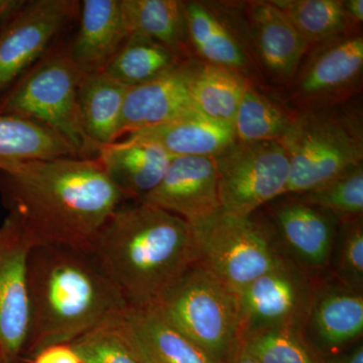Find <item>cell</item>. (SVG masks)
I'll use <instances>...</instances> for the list:
<instances>
[{
  "label": "cell",
  "instance_id": "ba28073f",
  "mask_svg": "<svg viewBox=\"0 0 363 363\" xmlns=\"http://www.w3.org/2000/svg\"><path fill=\"white\" fill-rule=\"evenodd\" d=\"M221 210L250 217L262 206L284 197L290 181V162L276 140L234 142L213 157Z\"/></svg>",
  "mask_w": 363,
  "mask_h": 363
},
{
  "label": "cell",
  "instance_id": "836d02e7",
  "mask_svg": "<svg viewBox=\"0 0 363 363\" xmlns=\"http://www.w3.org/2000/svg\"><path fill=\"white\" fill-rule=\"evenodd\" d=\"M28 363H81L71 344H57L40 350Z\"/></svg>",
  "mask_w": 363,
  "mask_h": 363
},
{
  "label": "cell",
  "instance_id": "4316f807",
  "mask_svg": "<svg viewBox=\"0 0 363 363\" xmlns=\"http://www.w3.org/2000/svg\"><path fill=\"white\" fill-rule=\"evenodd\" d=\"M186 59L154 40L130 35L104 71L130 88L164 75Z\"/></svg>",
  "mask_w": 363,
  "mask_h": 363
},
{
  "label": "cell",
  "instance_id": "ffe728a7",
  "mask_svg": "<svg viewBox=\"0 0 363 363\" xmlns=\"http://www.w3.org/2000/svg\"><path fill=\"white\" fill-rule=\"evenodd\" d=\"M145 363H219L182 333L157 305L130 307L125 312Z\"/></svg>",
  "mask_w": 363,
  "mask_h": 363
},
{
  "label": "cell",
  "instance_id": "3957f363",
  "mask_svg": "<svg viewBox=\"0 0 363 363\" xmlns=\"http://www.w3.org/2000/svg\"><path fill=\"white\" fill-rule=\"evenodd\" d=\"M30 329L23 360L57 344H71L128 308L123 294L88 250L35 247L28 255Z\"/></svg>",
  "mask_w": 363,
  "mask_h": 363
},
{
  "label": "cell",
  "instance_id": "d6986e66",
  "mask_svg": "<svg viewBox=\"0 0 363 363\" xmlns=\"http://www.w3.org/2000/svg\"><path fill=\"white\" fill-rule=\"evenodd\" d=\"M250 13L257 56L264 70L279 82L292 81L309 45L272 1L255 2Z\"/></svg>",
  "mask_w": 363,
  "mask_h": 363
},
{
  "label": "cell",
  "instance_id": "5bb4252c",
  "mask_svg": "<svg viewBox=\"0 0 363 363\" xmlns=\"http://www.w3.org/2000/svg\"><path fill=\"white\" fill-rule=\"evenodd\" d=\"M363 293L333 278L318 279L301 335L318 359L337 354L362 338Z\"/></svg>",
  "mask_w": 363,
  "mask_h": 363
},
{
  "label": "cell",
  "instance_id": "8fae6325",
  "mask_svg": "<svg viewBox=\"0 0 363 363\" xmlns=\"http://www.w3.org/2000/svg\"><path fill=\"white\" fill-rule=\"evenodd\" d=\"M286 199L269 204V228L279 253L314 278L328 272L339 218L286 195Z\"/></svg>",
  "mask_w": 363,
  "mask_h": 363
},
{
  "label": "cell",
  "instance_id": "d4e9b609",
  "mask_svg": "<svg viewBox=\"0 0 363 363\" xmlns=\"http://www.w3.org/2000/svg\"><path fill=\"white\" fill-rule=\"evenodd\" d=\"M252 84L240 74L195 59L190 78L191 97L198 113L233 125L241 98Z\"/></svg>",
  "mask_w": 363,
  "mask_h": 363
},
{
  "label": "cell",
  "instance_id": "30bf717a",
  "mask_svg": "<svg viewBox=\"0 0 363 363\" xmlns=\"http://www.w3.org/2000/svg\"><path fill=\"white\" fill-rule=\"evenodd\" d=\"M79 9L77 0H28L0 28V95L58 44Z\"/></svg>",
  "mask_w": 363,
  "mask_h": 363
},
{
  "label": "cell",
  "instance_id": "83f0119b",
  "mask_svg": "<svg viewBox=\"0 0 363 363\" xmlns=\"http://www.w3.org/2000/svg\"><path fill=\"white\" fill-rule=\"evenodd\" d=\"M309 47L351 33L341 0H274Z\"/></svg>",
  "mask_w": 363,
  "mask_h": 363
},
{
  "label": "cell",
  "instance_id": "9a60e30c",
  "mask_svg": "<svg viewBox=\"0 0 363 363\" xmlns=\"http://www.w3.org/2000/svg\"><path fill=\"white\" fill-rule=\"evenodd\" d=\"M142 202L189 224L216 214L221 206L213 157H174L159 185Z\"/></svg>",
  "mask_w": 363,
  "mask_h": 363
},
{
  "label": "cell",
  "instance_id": "484cf974",
  "mask_svg": "<svg viewBox=\"0 0 363 363\" xmlns=\"http://www.w3.org/2000/svg\"><path fill=\"white\" fill-rule=\"evenodd\" d=\"M60 157L79 155L63 138L39 123L21 117L0 116V167Z\"/></svg>",
  "mask_w": 363,
  "mask_h": 363
},
{
  "label": "cell",
  "instance_id": "6da1fadb",
  "mask_svg": "<svg viewBox=\"0 0 363 363\" xmlns=\"http://www.w3.org/2000/svg\"><path fill=\"white\" fill-rule=\"evenodd\" d=\"M0 198L33 247L88 250L124 199L97 157H60L0 167Z\"/></svg>",
  "mask_w": 363,
  "mask_h": 363
},
{
  "label": "cell",
  "instance_id": "cb8c5ba5",
  "mask_svg": "<svg viewBox=\"0 0 363 363\" xmlns=\"http://www.w3.org/2000/svg\"><path fill=\"white\" fill-rule=\"evenodd\" d=\"M128 35H140L191 58L184 1L121 0Z\"/></svg>",
  "mask_w": 363,
  "mask_h": 363
},
{
  "label": "cell",
  "instance_id": "d6a6232c",
  "mask_svg": "<svg viewBox=\"0 0 363 363\" xmlns=\"http://www.w3.org/2000/svg\"><path fill=\"white\" fill-rule=\"evenodd\" d=\"M238 346L259 363H320L301 332L269 329L245 336Z\"/></svg>",
  "mask_w": 363,
  "mask_h": 363
},
{
  "label": "cell",
  "instance_id": "f546056e",
  "mask_svg": "<svg viewBox=\"0 0 363 363\" xmlns=\"http://www.w3.org/2000/svg\"><path fill=\"white\" fill-rule=\"evenodd\" d=\"M293 116L252 84L241 98L234 116L235 142H279L288 130Z\"/></svg>",
  "mask_w": 363,
  "mask_h": 363
},
{
  "label": "cell",
  "instance_id": "7c38bea8",
  "mask_svg": "<svg viewBox=\"0 0 363 363\" xmlns=\"http://www.w3.org/2000/svg\"><path fill=\"white\" fill-rule=\"evenodd\" d=\"M33 247L18 222L0 223V353L21 360L30 329L28 255Z\"/></svg>",
  "mask_w": 363,
  "mask_h": 363
},
{
  "label": "cell",
  "instance_id": "7a4b0ae2",
  "mask_svg": "<svg viewBox=\"0 0 363 363\" xmlns=\"http://www.w3.org/2000/svg\"><path fill=\"white\" fill-rule=\"evenodd\" d=\"M88 252L130 307L157 304L199 262L192 226L143 202L117 208Z\"/></svg>",
  "mask_w": 363,
  "mask_h": 363
},
{
  "label": "cell",
  "instance_id": "74e56055",
  "mask_svg": "<svg viewBox=\"0 0 363 363\" xmlns=\"http://www.w3.org/2000/svg\"><path fill=\"white\" fill-rule=\"evenodd\" d=\"M224 363H259L257 360L253 359L252 357L245 353V351L241 350L240 346L236 347V350L231 353L230 357L227 358L226 362Z\"/></svg>",
  "mask_w": 363,
  "mask_h": 363
},
{
  "label": "cell",
  "instance_id": "ac0fdd59",
  "mask_svg": "<svg viewBox=\"0 0 363 363\" xmlns=\"http://www.w3.org/2000/svg\"><path fill=\"white\" fill-rule=\"evenodd\" d=\"M69 54L84 74L104 71L130 37L121 0H83Z\"/></svg>",
  "mask_w": 363,
  "mask_h": 363
},
{
  "label": "cell",
  "instance_id": "f1b7e54d",
  "mask_svg": "<svg viewBox=\"0 0 363 363\" xmlns=\"http://www.w3.org/2000/svg\"><path fill=\"white\" fill-rule=\"evenodd\" d=\"M125 312L106 320L71 343L81 363H145Z\"/></svg>",
  "mask_w": 363,
  "mask_h": 363
},
{
  "label": "cell",
  "instance_id": "5b68a950",
  "mask_svg": "<svg viewBox=\"0 0 363 363\" xmlns=\"http://www.w3.org/2000/svg\"><path fill=\"white\" fill-rule=\"evenodd\" d=\"M83 73L60 40L32 68L0 95V116L21 117L63 138L81 157H96L86 135L78 107Z\"/></svg>",
  "mask_w": 363,
  "mask_h": 363
},
{
  "label": "cell",
  "instance_id": "4dcf8cb0",
  "mask_svg": "<svg viewBox=\"0 0 363 363\" xmlns=\"http://www.w3.org/2000/svg\"><path fill=\"white\" fill-rule=\"evenodd\" d=\"M290 196L339 219L362 216L363 166L359 164L304 194Z\"/></svg>",
  "mask_w": 363,
  "mask_h": 363
},
{
  "label": "cell",
  "instance_id": "44dd1931",
  "mask_svg": "<svg viewBox=\"0 0 363 363\" xmlns=\"http://www.w3.org/2000/svg\"><path fill=\"white\" fill-rule=\"evenodd\" d=\"M126 136L157 143L172 157H214L235 142L233 125L211 121L200 113Z\"/></svg>",
  "mask_w": 363,
  "mask_h": 363
},
{
  "label": "cell",
  "instance_id": "2e32d148",
  "mask_svg": "<svg viewBox=\"0 0 363 363\" xmlns=\"http://www.w3.org/2000/svg\"><path fill=\"white\" fill-rule=\"evenodd\" d=\"M195 59L189 58L150 82L128 88L118 140L135 131L198 113L193 104L190 78Z\"/></svg>",
  "mask_w": 363,
  "mask_h": 363
},
{
  "label": "cell",
  "instance_id": "e0dca14e",
  "mask_svg": "<svg viewBox=\"0 0 363 363\" xmlns=\"http://www.w3.org/2000/svg\"><path fill=\"white\" fill-rule=\"evenodd\" d=\"M96 157L124 201L142 202L159 185L174 157L157 143L125 136L101 145Z\"/></svg>",
  "mask_w": 363,
  "mask_h": 363
},
{
  "label": "cell",
  "instance_id": "f35d334b",
  "mask_svg": "<svg viewBox=\"0 0 363 363\" xmlns=\"http://www.w3.org/2000/svg\"><path fill=\"white\" fill-rule=\"evenodd\" d=\"M0 363H21V360L13 359V358H9L6 355L0 353Z\"/></svg>",
  "mask_w": 363,
  "mask_h": 363
},
{
  "label": "cell",
  "instance_id": "52a82bcc",
  "mask_svg": "<svg viewBox=\"0 0 363 363\" xmlns=\"http://www.w3.org/2000/svg\"><path fill=\"white\" fill-rule=\"evenodd\" d=\"M190 225L199 262L235 293L285 259L267 224L253 215L234 216L220 210Z\"/></svg>",
  "mask_w": 363,
  "mask_h": 363
},
{
  "label": "cell",
  "instance_id": "4fadbf2b",
  "mask_svg": "<svg viewBox=\"0 0 363 363\" xmlns=\"http://www.w3.org/2000/svg\"><path fill=\"white\" fill-rule=\"evenodd\" d=\"M362 35L347 33L318 45L294 83L292 98L305 108L339 104L359 87Z\"/></svg>",
  "mask_w": 363,
  "mask_h": 363
},
{
  "label": "cell",
  "instance_id": "8d00e7d4",
  "mask_svg": "<svg viewBox=\"0 0 363 363\" xmlns=\"http://www.w3.org/2000/svg\"><path fill=\"white\" fill-rule=\"evenodd\" d=\"M344 13L351 26L359 25L363 21V0H346L342 1Z\"/></svg>",
  "mask_w": 363,
  "mask_h": 363
},
{
  "label": "cell",
  "instance_id": "277c9868",
  "mask_svg": "<svg viewBox=\"0 0 363 363\" xmlns=\"http://www.w3.org/2000/svg\"><path fill=\"white\" fill-rule=\"evenodd\" d=\"M279 143L290 162L286 195L304 194L362 164V117L339 104L305 108Z\"/></svg>",
  "mask_w": 363,
  "mask_h": 363
},
{
  "label": "cell",
  "instance_id": "d590c367",
  "mask_svg": "<svg viewBox=\"0 0 363 363\" xmlns=\"http://www.w3.org/2000/svg\"><path fill=\"white\" fill-rule=\"evenodd\" d=\"M26 2L28 0H0V28L13 21L26 6Z\"/></svg>",
  "mask_w": 363,
  "mask_h": 363
},
{
  "label": "cell",
  "instance_id": "603a6c76",
  "mask_svg": "<svg viewBox=\"0 0 363 363\" xmlns=\"http://www.w3.org/2000/svg\"><path fill=\"white\" fill-rule=\"evenodd\" d=\"M128 90L104 71L83 76L78 89L79 113L86 135L97 150L118 140Z\"/></svg>",
  "mask_w": 363,
  "mask_h": 363
},
{
  "label": "cell",
  "instance_id": "8992f818",
  "mask_svg": "<svg viewBox=\"0 0 363 363\" xmlns=\"http://www.w3.org/2000/svg\"><path fill=\"white\" fill-rule=\"evenodd\" d=\"M164 317L219 363L240 343L238 293L196 262L160 298Z\"/></svg>",
  "mask_w": 363,
  "mask_h": 363
},
{
  "label": "cell",
  "instance_id": "9c48e42d",
  "mask_svg": "<svg viewBox=\"0 0 363 363\" xmlns=\"http://www.w3.org/2000/svg\"><path fill=\"white\" fill-rule=\"evenodd\" d=\"M284 259L238 293L240 341L269 329L301 332L318 279Z\"/></svg>",
  "mask_w": 363,
  "mask_h": 363
},
{
  "label": "cell",
  "instance_id": "7402d4cb",
  "mask_svg": "<svg viewBox=\"0 0 363 363\" xmlns=\"http://www.w3.org/2000/svg\"><path fill=\"white\" fill-rule=\"evenodd\" d=\"M188 43L202 62L235 72L248 78L250 62L228 26L199 1H184Z\"/></svg>",
  "mask_w": 363,
  "mask_h": 363
},
{
  "label": "cell",
  "instance_id": "1f68e13d",
  "mask_svg": "<svg viewBox=\"0 0 363 363\" xmlns=\"http://www.w3.org/2000/svg\"><path fill=\"white\" fill-rule=\"evenodd\" d=\"M328 272L341 285L363 293L362 216L339 219Z\"/></svg>",
  "mask_w": 363,
  "mask_h": 363
},
{
  "label": "cell",
  "instance_id": "e575fe53",
  "mask_svg": "<svg viewBox=\"0 0 363 363\" xmlns=\"http://www.w3.org/2000/svg\"><path fill=\"white\" fill-rule=\"evenodd\" d=\"M319 362L320 363H363L362 341H358L337 354L322 358Z\"/></svg>",
  "mask_w": 363,
  "mask_h": 363
}]
</instances>
